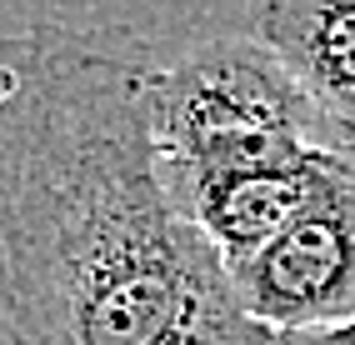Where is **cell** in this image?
Segmentation results:
<instances>
[{
	"mask_svg": "<svg viewBox=\"0 0 355 345\" xmlns=\"http://www.w3.org/2000/svg\"><path fill=\"white\" fill-rule=\"evenodd\" d=\"M155 71L130 30L0 40V345H291L165 180Z\"/></svg>",
	"mask_w": 355,
	"mask_h": 345,
	"instance_id": "cell-1",
	"label": "cell"
},
{
	"mask_svg": "<svg viewBox=\"0 0 355 345\" xmlns=\"http://www.w3.org/2000/svg\"><path fill=\"white\" fill-rule=\"evenodd\" d=\"M155 135L171 191L345 141L255 35H210L160 60Z\"/></svg>",
	"mask_w": 355,
	"mask_h": 345,
	"instance_id": "cell-2",
	"label": "cell"
},
{
	"mask_svg": "<svg viewBox=\"0 0 355 345\" xmlns=\"http://www.w3.org/2000/svg\"><path fill=\"white\" fill-rule=\"evenodd\" d=\"M230 281L245 310L286 340L355 320V150L280 236L230 260Z\"/></svg>",
	"mask_w": 355,
	"mask_h": 345,
	"instance_id": "cell-3",
	"label": "cell"
},
{
	"mask_svg": "<svg viewBox=\"0 0 355 345\" xmlns=\"http://www.w3.org/2000/svg\"><path fill=\"white\" fill-rule=\"evenodd\" d=\"M350 150L355 145L340 141V145L311 150L300 160H280V166H250V170L191 180V186L175 191V200L185 205V215L216 240V250L230 265V260L250 256L255 245H266L270 236H280V230L336 180V170L345 166Z\"/></svg>",
	"mask_w": 355,
	"mask_h": 345,
	"instance_id": "cell-4",
	"label": "cell"
},
{
	"mask_svg": "<svg viewBox=\"0 0 355 345\" xmlns=\"http://www.w3.org/2000/svg\"><path fill=\"white\" fill-rule=\"evenodd\" d=\"M250 35L355 145V0H250Z\"/></svg>",
	"mask_w": 355,
	"mask_h": 345,
	"instance_id": "cell-5",
	"label": "cell"
},
{
	"mask_svg": "<svg viewBox=\"0 0 355 345\" xmlns=\"http://www.w3.org/2000/svg\"><path fill=\"white\" fill-rule=\"evenodd\" d=\"M291 345H355V320H345V326H336V330L300 335V340H291Z\"/></svg>",
	"mask_w": 355,
	"mask_h": 345,
	"instance_id": "cell-6",
	"label": "cell"
}]
</instances>
